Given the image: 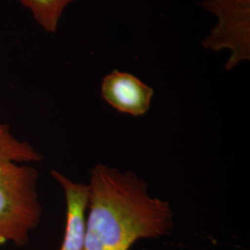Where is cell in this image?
I'll list each match as a JSON object with an SVG mask.
<instances>
[{"label":"cell","instance_id":"cell-1","mask_svg":"<svg viewBox=\"0 0 250 250\" xmlns=\"http://www.w3.org/2000/svg\"><path fill=\"white\" fill-rule=\"evenodd\" d=\"M89 214L83 250H129L143 238H158L172 228L167 201L152 197L133 171L98 164L90 173Z\"/></svg>","mask_w":250,"mask_h":250},{"label":"cell","instance_id":"cell-2","mask_svg":"<svg viewBox=\"0 0 250 250\" xmlns=\"http://www.w3.org/2000/svg\"><path fill=\"white\" fill-rule=\"evenodd\" d=\"M43 156L0 123V245L24 247L41 222L38 170L31 164Z\"/></svg>","mask_w":250,"mask_h":250},{"label":"cell","instance_id":"cell-3","mask_svg":"<svg viewBox=\"0 0 250 250\" xmlns=\"http://www.w3.org/2000/svg\"><path fill=\"white\" fill-rule=\"evenodd\" d=\"M199 4L217 18L216 25L202 41L203 47L211 51L228 49V71L250 61V0H202Z\"/></svg>","mask_w":250,"mask_h":250},{"label":"cell","instance_id":"cell-4","mask_svg":"<svg viewBox=\"0 0 250 250\" xmlns=\"http://www.w3.org/2000/svg\"><path fill=\"white\" fill-rule=\"evenodd\" d=\"M101 95L118 111L142 116L150 107L154 90L133 74L114 70L103 78Z\"/></svg>","mask_w":250,"mask_h":250},{"label":"cell","instance_id":"cell-5","mask_svg":"<svg viewBox=\"0 0 250 250\" xmlns=\"http://www.w3.org/2000/svg\"><path fill=\"white\" fill-rule=\"evenodd\" d=\"M51 175L62 187L66 198V225L60 250H83L89 188L72 182L58 170H51Z\"/></svg>","mask_w":250,"mask_h":250},{"label":"cell","instance_id":"cell-6","mask_svg":"<svg viewBox=\"0 0 250 250\" xmlns=\"http://www.w3.org/2000/svg\"><path fill=\"white\" fill-rule=\"evenodd\" d=\"M29 9L36 23L45 32L55 33L58 30L65 9L75 0H18Z\"/></svg>","mask_w":250,"mask_h":250}]
</instances>
